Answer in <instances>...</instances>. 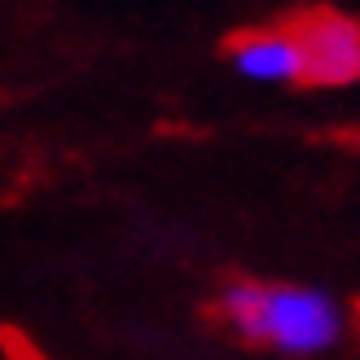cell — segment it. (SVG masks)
Returning a JSON list of instances; mask_svg holds the SVG:
<instances>
[{
  "label": "cell",
  "instance_id": "obj_1",
  "mask_svg": "<svg viewBox=\"0 0 360 360\" xmlns=\"http://www.w3.org/2000/svg\"><path fill=\"white\" fill-rule=\"evenodd\" d=\"M220 316L233 334L281 356H326L343 343L347 312L330 290L295 281H233L220 295Z\"/></svg>",
  "mask_w": 360,
  "mask_h": 360
},
{
  "label": "cell",
  "instance_id": "obj_2",
  "mask_svg": "<svg viewBox=\"0 0 360 360\" xmlns=\"http://www.w3.org/2000/svg\"><path fill=\"white\" fill-rule=\"evenodd\" d=\"M303 62V84L347 88L360 79V22L334 9H312L290 27Z\"/></svg>",
  "mask_w": 360,
  "mask_h": 360
},
{
  "label": "cell",
  "instance_id": "obj_3",
  "mask_svg": "<svg viewBox=\"0 0 360 360\" xmlns=\"http://www.w3.org/2000/svg\"><path fill=\"white\" fill-rule=\"evenodd\" d=\"M229 62L242 79L255 84H303V62L290 27H268L246 31L229 44Z\"/></svg>",
  "mask_w": 360,
  "mask_h": 360
}]
</instances>
